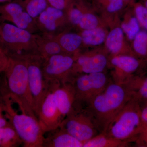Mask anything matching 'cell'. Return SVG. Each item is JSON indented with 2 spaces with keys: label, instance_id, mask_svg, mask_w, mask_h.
I'll use <instances>...</instances> for the list:
<instances>
[{
  "label": "cell",
  "instance_id": "cell-30",
  "mask_svg": "<svg viewBox=\"0 0 147 147\" xmlns=\"http://www.w3.org/2000/svg\"><path fill=\"white\" fill-rule=\"evenodd\" d=\"M49 5L66 12L75 0H47Z\"/></svg>",
  "mask_w": 147,
  "mask_h": 147
},
{
  "label": "cell",
  "instance_id": "cell-6",
  "mask_svg": "<svg viewBox=\"0 0 147 147\" xmlns=\"http://www.w3.org/2000/svg\"><path fill=\"white\" fill-rule=\"evenodd\" d=\"M75 94L74 106L81 108L88 105L102 92L110 84L107 74L103 72L80 74L73 76L70 81Z\"/></svg>",
  "mask_w": 147,
  "mask_h": 147
},
{
  "label": "cell",
  "instance_id": "cell-24",
  "mask_svg": "<svg viewBox=\"0 0 147 147\" xmlns=\"http://www.w3.org/2000/svg\"><path fill=\"white\" fill-rule=\"evenodd\" d=\"M100 26L108 27L102 18L95 11L92 4L86 1L82 19L77 27L82 30Z\"/></svg>",
  "mask_w": 147,
  "mask_h": 147
},
{
  "label": "cell",
  "instance_id": "cell-11",
  "mask_svg": "<svg viewBox=\"0 0 147 147\" xmlns=\"http://www.w3.org/2000/svg\"><path fill=\"white\" fill-rule=\"evenodd\" d=\"M144 61L131 55L109 56L108 67L113 82L117 84H125L132 76L141 73Z\"/></svg>",
  "mask_w": 147,
  "mask_h": 147
},
{
  "label": "cell",
  "instance_id": "cell-21",
  "mask_svg": "<svg viewBox=\"0 0 147 147\" xmlns=\"http://www.w3.org/2000/svg\"><path fill=\"white\" fill-rule=\"evenodd\" d=\"M36 41L38 54L43 59L59 54H66L52 34H36Z\"/></svg>",
  "mask_w": 147,
  "mask_h": 147
},
{
  "label": "cell",
  "instance_id": "cell-15",
  "mask_svg": "<svg viewBox=\"0 0 147 147\" xmlns=\"http://www.w3.org/2000/svg\"><path fill=\"white\" fill-rule=\"evenodd\" d=\"M53 90L57 107L63 119L73 111L75 94L73 85L70 82H48Z\"/></svg>",
  "mask_w": 147,
  "mask_h": 147
},
{
  "label": "cell",
  "instance_id": "cell-17",
  "mask_svg": "<svg viewBox=\"0 0 147 147\" xmlns=\"http://www.w3.org/2000/svg\"><path fill=\"white\" fill-rule=\"evenodd\" d=\"M36 20L38 30L49 34H52V33L69 23L67 15L65 11L50 5Z\"/></svg>",
  "mask_w": 147,
  "mask_h": 147
},
{
  "label": "cell",
  "instance_id": "cell-4",
  "mask_svg": "<svg viewBox=\"0 0 147 147\" xmlns=\"http://www.w3.org/2000/svg\"><path fill=\"white\" fill-rule=\"evenodd\" d=\"M0 48L9 57L21 58L28 55H39L36 34L1 21Z\"/></svg>",
  "mask_w": 147,
  "mask_h": 147
},
{
  "label": "cell",
  "instance_id": "cell-34",
  "mask_svg": "<svg viewBox=\"0 0 147 147\" xmlns=\"http://www.w3.org/2000/svg\"><path fill=\"white\" fill-rule=\"evenodd\" d=\"M139 103L142 120L144 122L147 123V101Z\"/></svg>",
  "mask_w": 147,
  "mask_h": 147
},
{
  "label": "cell",
  "instance_id": "cell-7",
  "mask_svg": "<svg viewBox=\"0 0 147 147\" xmlns=\"http://www.w3.org/2000/svg\"><path fill=\"white\" fill-rule=\"evenodd\" d=\"M59 127L83 144L100 133L94 120L83 108L73 110L64 119Z\"/></svg>",
  "mask_w": 147,
  "mask_h": 147
},
{
  "label": "cell",
  "instance_id": "cell-23",
  "mask_svg": "<svg viewBox=\"0 0 147 147\" xmlns=\"http://www.w3.org/2000/svg\"><path fill=\"white\" fill-rule=\"evenodd\" d=\"M108 31V27L100 26L82 30L79 34L82 38L83 45L87 47H98L104 43Z\"/></svg>",
  "mask_w": 147,
  "mask_h": 147
},
{
  "label": "cell",
  "instance_id": "cell-19",
  "mask_svg": "<svg viewBox=\"0 0 147 147\" xmlns=\"http://www.w3.org/2000/svg\"><path fill=\"white\" fill-rule=\"evenodd\" d=\"M53 34L54 38L66 54L75 56L80 53L83 46L82 37L79 33L63 32Z\"/></svg>",
  "mask_w": 147,
  "mask_h": 147
},
{
  "label": "cell",
  "instance_id": "cell-9",
  "mask_svg": "<svg viewBox=\"0 0 147 147\" xmlns=\"http://www.w3.org/2000/svg\"><path fill=\"white\" fill-rule=\"evenodd\" d=\"M109 55L104 47H98L74 56L70 79L80 74L103 72L108 67Z\"/></svg>",
  "mask_w": 147,
  "mask_h": 147
},
{
  "label": "cell",
  "instance_id": "cell-10",
  "mask_svg": "<svg viewBox=\"0 0 147 147\" xmlns=\"http://www.w3.org/2000/svg\"><path fill=\"white\" fill-rule=\"evenodd\" d=\"M74 61V56L67 54H59L43 59L42 70L47 83L69 82Z\"/></svg>",
  "mask_w": 147,
  "mask_h": 147
},
{
  "label": "cell",
  "instance_id": "cell-25",
  "mask_svg": "<svg viewBox=\"0 0 147 147\" xmlns=\"http://www.w3.org/2000/svg\"><path fill=\"white\" fill-rule=\"evenodd\" d=\"M129 144L101 132L84 142L83 147H125L128 146Z\"/></svg>",
  "mask_w": 147,
  "mask_h": 147
},
{
  "label": "cell",
  "instance_id": "cell-8",
  "mask_svg": "<svg viewBox=\"0 0 147 147\" xmlns=\"http://www.w3.org/2000/svg\"><path fill=\"white\" fill-rule=\"evenodd\" d=\"M22 59L26 63L29 89L36 117L40 105L48 89V84L42 72L43 58L39 55H31Z\"/></svg>",
  "mask_w": 147,
  "mask_h": 147
},
{
  "label": "cell",
  "instance_id": "cell-39",
  "mask_svg": "<svg viewBox=\"0 0 147 147\" xmlns=\"http://www.w3.org/2000/svg\"><path fill=\"white\" fill-rule=\"evenodd\" d=\"M0 53H3V54H4L3 53V51H2L1 50V48H0Z\"/></svg>",
  "mask_w": 147,
  "mask_h": 147
},
{
  "label": "cell",
  "instance_id": "cell-31",
  "mask_svg": "<svg viewBox=\"0 0 147 147\" xmlns=\"http://www.w3.org/2000/svg\"><path fill=\"white\" fill-rule=\"evenodd\" d=\"M136 141L140 146L147 147V123L144 122Z\"/></svg>",
  "mask_w": 147,
  "mask_h": 147
},
{
  "label": "cell",
  "instance_id": "cell-29",
  "mask_svg": "<svg viewBox=\"0 0 147 147\" xmlns=\"http://www.w3.org/2000/svg\"><path fill=\"white\" fill-rule=\"evenodd\" d=\"M142 30L147 32V9L138 1L131 6Z\"/></svg>",
  "mask_w": 147,
  "mask_h": 147
},
{
  "label": "cell",
  "instance_id": "cell-12",
  "mask_svg": "<svg viewBox=\"0 0 147 147\" xmlns=\"http://www.w3.org/2000/svg\"><path fill=\"white\" fill-rule=\"evenodd\" d=\"M36 117L45 133L57 128L63 120L55 102L52 88L48 84V89L40 105Z\"/></svg>",
  "mask_w": 147,
  "mask_h": 147
},
{
  "label": "cell",
  "instance_id": "cell-40",
  "mask_svg": "<svg viewBox=\"0 0 147 147\" xmlns=\"http://www.w3.org/2000/svg\"><path fill=\"white\" fill-rule=\"evenodd\" d=\"M1 73V72H0V73Z\"/></svg>",
  "mask_w": 147,
  "mask_h": 147
},
{
  "label": "cell",
  "instance_id": "cell-32",
  "mask_svg": "<svg viewBox=\"0 0 147 147\" xmlns=\"http://www.w3.org/2000/svg\"><path fill=\"white\" fill-rule=\"evenodd\" d=\"M3 113H5L3 100V99L0 98V128L9 123V122L7 121L5 115V117Z\"/></svg>",
  "mask_w": 147,
  "mask_h": 147
},
{
  "label": "cell",
  "instance_id": "cell-38",
  "mask_svg": "<svg viewBox=\"0 0 147 147\" xmlns=\"http://www.w3.org/2000/svg\"><path fill=\"white\" fill-rule=\"evenodd\" d=\"M8 2H10V0H0V3H3Z\"/></svg>",
  "mask_w": 147,
  "mask_h": 147
},
{
  "label": "cell",
  "instance_id": "cell-1",
  "mask_svg": "<svg viewBox=\"0 0 147 147\" xmlns=\"http://www.w3.org/2000/svg\"><path fill=\"white\" fill-rule=\"evenodd\" d=\"M131 98L124 84L110 82L102 92L82 108L89 113L101 133Z\"/></svg>",
  "mask_w": 147,
  "mask_h": 147
},
{
  "label": "cell",
  "instance_id": "cell-18",
  "mask_svg": "<svg viewBox=\"0 0 147 147\" xmlns=\"http://www.w3.org/2000/svg\"><path fill=\"white\" fill-rule=\"evenodd\" d=\"M44 138L42 147H83V143L59 127L49 132Z\"/></svg>",
  "mask_w": 147,
  "mask_h": 147
},
{
  "label": "cell",
  "instance_id": "cell-27",
  "mask_svg": "<svg viewBox=\"0 0 147 147\" xmlns=\"http://www.w3.org/2000/svg\"><path fill=\"white\" fill-rule=\"evenodd\" d=\"M130 45L134 56L142 60H147V32L141 29Z\"/></svg>",
  "mask_w": 147,
  "mask_h": 147
},
{
  "label": "cell",
  "instance_id": "cell-3",
  "mask_svg": "<svg viewBox=\"0 0 147 147\" xmlns=\"http://www.w3.org/2000/svg\"><path fill=\"white\" fill-rule=\"evenodd\" d=\"M144 123L140 103L131 98L114 117L103 133L129 143L136 141Z\"/></svg>",
  "mask_w": 147,
  "mask_h": 147
},
{
  "label": "cell",
  "instance_id": "cell-5",
  "mask_svg": "<svg viewBox=\"0 0 147 147\" xmlns=\"http://www.w3.org/2000/svg\"><path fill=\"white\" fill-rule=\"evenodd\" d=\"M9 94L3 98L5 117L16 130L24 147H42L45 134L36 117L18 114L13 109Z\"/></svg>",
  "mask_w": 147,
  "mask_h": 147
},
{
  "label": "cell",
  "instance_id": "cell-22",
  "mask_svg": "<svg viewBox=\"0 0 147 147\" xmlns=\"http://www.w3.org/2000/svg\"><path fill=\"white\" fill-rule=\"evenodd\" d=\"M120 26L129 42L141 30L131 6L127 7L120 16Z\"/></svg>",
  "mask_w": 147,
  "mask_h": 147
},
{
  "label": "cell",
  "instance_id": "cell-35",
  "mask_svg": "<svg viewBox=\"0 0 147 147\" xmlns=\"http://www.w3.org/2000/svg\"><path fill=\"white\" fill-rule=\"evenodd\" d=\"M124 1L126 3L128 6H131L137 1V0H124Z\"/></svg>",
  "mask_w": 147,
  "mask_h": 147
},
{
  "label": "cell",
  "instance_id": "cell-36",
  "mask_svg": "<svg viewBox=\"0 0 147 147\" xmlns=\"http://www.w3.org/2000/svg\"><path fill=\"white\" fill-rule=\"evenodd\" d=\"M147 9V0H138Z\"/></svg>",
  "mask_w": 147,
  "mask_h": 147
},
{
  "label": "cell",
  "instance_id": "cell-26",
  "mask_svg": "<svg viewBox=\"0 0 147 147\" xmlns=\"http://www.w3.org/2000/svg\"><path fill=\"white\" fill-rule=\"evenodd\" d=\"M22 144V141L10 122L0 128V147H18Z\"/></svg>",
  "mask_w": 147,
  "mask_h": 147
},
{
  "label": "cell",
  "instance_id": "cell-2",
  "mask_svg": "<svg viewBox=\"0 0 147 147\" xmlns=\"http://www.w3.org/2000/svg\"><path fill=\"white\" fill-rule=\"evenodd\" d=\"M8 57L4 73L9 95L22 113L36 117L29 89L26 61L22 58Z\"/></svg>",
  "mask_w": 147,
  "mask_h": 147
},
{
  "label": "cell",
  "instance_id": "cell-37",
  "mask_svg": "<svg viewBox=\"0 0 147 147\" xmlns=\"http://www.w3.org/2000/svg\"><path fill=\"white\" fill-rule=\"evenodd\" d=\"M146 71H147V61H144V67H143L142 73H144Z\"/></svg>",
  "mask_w": 147,
  "mask_h": 147
},
{
  "label": "cell",
  "instance_id": "cell-28",
  "mask_svg": "<svg viewBox=\"0 0 147 147\" xmlns=\"http://www.w3.org/2000/svg\"><path fill=\"white\" fill-rule=\"evenodd\" d=\"M32 18L36 20L49 6L47 0H16Z\"/></svg>",
  "mask_w": 147,
  "mask_h": 147
},
{
  "label": "cell",
  "instance_id": "cell-13",
  "mask_svg": "<svg viewBox=\"0 0 147 147\" xmlns=\"http://www.w3.org/2000/svg\"><path fill=\"white\" fill-rule=\"evenodd\" d=\"M0 21L10 22L33 34H36L38 30L36 20L32 18L21 5L14 1L0 5Z\"/></svg>",
  "mask_w": 147,
  "mask_h": 147
},
{
  "label": "cell",
  "instance_id": "cell-14",
  "mask_svg": "<svg viewBox=\"0 0 147 147\" xmlns=\"http://www.w3.org/2000/svg\"><path fill=\"white\" fill-rule=\"evenodd\" d=\"M120 21L108 28L109 31L104 42V47L109 56L128 55L134 56L130 42L127 39L120 26Z\"/></svg>",
  "mask_w": 147,
  "mask_h": 147
},
{
  "label": "cell",
  "instance_id": "cell-20",
  "mask_svg": "<svg viewBox=\"0 0 147 147\" xmlns=\"http://www.w3.org/2000/svg\"><path fill=\"white\" fill-rule=\"evenodd\" d=\"M131 98L139 103L147 101V76L144 73L135 74L124 84Z\"/></svg>",
  "mask_w": 147,
  "mask_h": 147
},
{
  "label": "cell",
  "instance_id": "cell-41",
  "mask_svg": "<svg viewBox=\"0 0 147 147\" xmlns=\"http://www.w3.org/2000/svg\"><path fill=\"white\" fill-rule=\"evenodd\" d=\"M146 61H147V60H146Z\"/></svg>",
  "mask_w": 147,
  "mask_h": 147
},
{
  "label": "cell",
  "instance_id": "cell-16",
  "mask_svg": "<svg viewBox=\"0 0 147 147\" xmlns=\"http://www.w3.org/2000/svg\"><path fill=\"white\" fill-rule=\"evenodd\" d=\"M93 7L108 28L120 21V16L129 7L124 0H92Z\"/></svg>",
  "mask_w": 147,
  "mask_h": 147
},
{
  "label": "cell",
  "instance_id": "cell-33",
  "mask_svg": "<svg viewBox=\"0 0 147 147\" xmlns=\"http://www.w3.org/2000/svg\"><path fill=\"white\" fill-rule=\"evenodd\" d=\"M8 61V57L5 54L0 53V72H4Z\"/></svg>",
  "mask_w": 147,
  "mask_h": 147
}]
</instances>
